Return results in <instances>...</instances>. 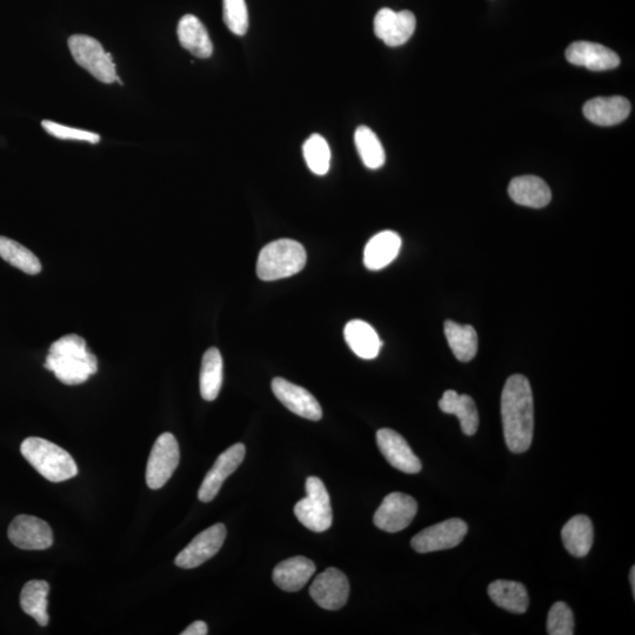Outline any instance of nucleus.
<instances>
[{"label": "nucleus", "mask_w": 635, "mask_h": 635, "mask_svg": "<svg viewBox=\"0 0 635 635\" xmlns=\"http://www.w3.org/2000/svg\"><path fill=\"white\" fill-rule=\"evenodd\" d=\"M180 45L197 58H210L213 44L204 24L193 15H185L178 24Z\"/></svg>", "instance_id": "nucleus-22"}, {"label": "nucleus", "mask_w": 635, "mask_h": 635, "mask_svg": "<svg viewBox=\"0 0 635 635\" xmlns=\"http://www.w3.org/2000/svg\"><path fill=\"white\" fill-rule=\"evenodd\" d=\"M310 594L312 599L324 610H340L349 599V580L338 568H327L314 579Z\"/></svg>", "instance_id": "nucleus-11"}, {"label": "nucleus", "mask_w": 635, "mask_h": 635, "mask_svg": "<svg viewBox=\"0 0 635 635\" xmlns=\"http://www.w3.org/2000/svg\"><path fill=\"white\" fill-rule=\"evenodd\" d=\"M304 158L314 175L324 176L330 170L331 150L324 137L312 135L303 146Z\"/></svg>", "instance_id": "nucleus-32"}, {"label": "nucleus", "mask_w": 635, "mask_h": 635, "mask_svg": "<svg viewBox=\"0 0 635 635\" xmlns=\"http://www.w3.org/2000/svg\"><path fill=\"white\" fill-rule=\"evenodd\" d=\"M467 531L469 526L464 520L452 518L425 528L412 539L411 545L418 553L450 550L464 540Z\"/></svg>", "instance_id": "nucleus-8"}, {"label": "nucleus", "mask_w": 635, "mask_h": 635, "mask_svg": "<svg viewBox=\"0 0 635 635\" xmlns=\"http://www.w3.org/2000/svg\"><path fill=\"white\" fill-rule=\"evenodd\" d=\"M489 596L497 606L517 614L525 613L530 604L526 587L517 581H493L489 586Z\"/></svg>", "instance_id": "nucleus-27"}, {"label": "nucleus", "mask_w": 635, "mask_h": 635, "mask_svg": "<svg viewBox=\"0 0 635 635\" xmlns=\"http://www.w3.org/2000/svg\"><path fill=\"white\" fill-rule=\"evenodd\" d=\"M209 633V628L204 623V621H195V623L191 624L189 627L183 631L182 635H206Z\"/></svg>", "instance_id": "nucleus-37"}, {"label": "nucleus", "mask_w": 635, "mask_h": 635, "mask_svg": "<svg viewBox=\"0 0 635 635\" xmlns=\"http://www.w3.org/2000/svg\"><path fill=\"white\" fill-rule=\"evenodd\" d=\"M445 336L450 349L459 362L469 363L478 352V334L471 325H461L447 320Z\"/></svg>", "instance_id": "nucleus-28"}, {"label": "nucleus", "mask_w": 635, "mask_h": 635, "mask_svg": "<svg viewBox=\"0 0 635 635\" xmlns=\"http://www.w3.org/2000/svg\"><path fill=\"white\" fill-rule=\"evenodd\" d=\"M180 460L178 441L172 433L160 434L146 466V484L151 490L162 489L177 470Z\"/></svg>", "instance_id": "nucleus-6"}, {"label": "nucleus", "mask_w": 635, "mask_h": 635, "mask_svg": "<svg viewBox=\"0 0 635 635\" xmlns=\"http://www.w3.org/2000/svg\"><path fill=\"white\" fill-rule=\"evenodd\" d=\"M8 536L20 550L42 551L53 544V533L46 521L33 516H18L9 526Z\"/></svg>", "instance_id": "nucleus-10"}, {"label": "nucleus", "mask_w": 635, "mask_h": 635, "mask_svg": "<svg viewBox=\"0 0 635 635\" xmlns=\"http://www.w3.org/2000/svg\"><path fill=\"white\" fill-rule=\"evenodd\" d=\"M223 357L216 347L204 354L200 370V394L206 401L216 400L223 385Z\"/></svg>", "instance_id": "nucleus-29"}, {"label": "nucleus", "mask_w": 635, "mask_h": 635, "mask_svg": "<svg viewBox=\"0 0 635 635\" xmlns=\"http://www.w3.org/2000/svg\"><path fill=\"white\" fill-rule=\"evenodd\" d=\"M561 539L568 553L574 557L583 558L590 553L594 530L590 518L586 516H576L567 521L561 531Z\"/></svg>", "instance_id": "nucleus-25"}, {"label": "nucleus", "mask_w": 635, "mask_h": 635, "mask_svg": "<svg viewBox=\"0 0 635 635\" xmlns=\"http://www.w3.org/2000/svg\"><path fill=\"white\" fill-rule=\"evenodd\" d=\"M42 126L44 130L52 137L62 140H77V142H88L90 144L100 143V138L97 133L90 131L78 130L75 127H69L62 124L51 122V120H43Z\"/></svg>", "instance_id": "nucleus-35"}, {"label": "nucleus", "mask_w": 635, "mask_h": 635, "mask_svg": "<svg viewBox=\"0 0 635 635\" xmlns=\"http://www.w3.org/2000/svg\"><path fill=\"white\" fill-rule=\"evenodd\" d=\"M501 418L508 449L524 453L530 449L534 433V404L530 381L521 374L507 379L501 394Z\"/></svg>", "instance_id": "nucleus-1"}, {"label": "nucleus", "mask_w": 635, "mask_h": 635, "mask_svg": "<svg viewBox=\"0 0 635 635\" xmlns=\"http://www.w3.org/2000/svg\"><path fill=\"white\" fill-rule=\"evenodd\" d=\"M377 444L381 454L394 467L404 473L416 474L421 471V461L414 454L407 441L396 431L381 429L377 432Z\"/></svg>", "instance_id": "nucleus-16"}, {"label": "nucleus", "mask_w": 635, "mask_h": 635, "mask_svg": "<svg viewBox=\"0 0 635 635\" xmlns=\"http://www.w3.org/2000/svg\"><path fill=\"white\" fill-rule=\"evenodd\" d=\"M88 351V346L82 337L77 334H68L57 340L50 346L49 353L51 354H65V353H79Z\"/></svg>", "instance_id": "nucleus-36"}, {"label": "nucleus", "mask_w": 635, "mask_h": 635, "mask_svg": "<svg viewBox=\"0 0 635 635\" xmlns=\"http://www.w3.org/2000/svg\"><path fill=\"white\" fill-rule=\"evenodd\" d=\"M226 538V527L223 524L213 525L191 541L176 558V565L191 570L215 557L222 548Z\"/></svg>", "instance_id": "nucleus-13"}, {"label": "nucleus", "mask_w": 635, "mask_h": 635, "mask_svg": "<svg viewBox=\"0 0 635 635\" xmlns=\"http://www.w3.org/2000/svg\"><path fill=\"white\" fill-rule=\"evenodd\" d=\"M547 633L550 635L574 634L573 612L563 601H558L551 607L547 618Z\"/></svg>", "instance_id": "nucleus-34"}, {"label": "nucleus", "mask_w": 635, "mask_h": 635, "mask_svg": "<svg viewBox=\"0 0 635 635\" xmlns=\"http://www.w3.org/2000/svg\"><path fill=\"white\" fill-rule=\"evenodd\" d=\"M45 369L55 373L63 384L85 383L98 371V360L89 350L79 353L51 354L46 357Z\"/></svg>", "instance_id": "nucleus-7"}, {"label": "nucleus", "mask_w": 635, "mask_h": 635, "mask_svg": "<svg viewBox=\"0 0 635 635\" xmlns=\"http://www.w3.org/2000/svg\"><path fill=\"white\" fill-rule=\"evenodd\" d=\"M585 117L599 126H613L623 123L630 116L631 103L624 97H598L584 105Z\"/></svg>", "instance_id": "nucleus-18"}, {"label": "nucleus", "mask_w": 635, "mask_h": 635, "mask_svg": "<svg viewBox=\"0 0 635 635\" xmlns=\"http://www.w3.org/2000/svg\"><path fill=\"white\" fill-rule=\"evenodd\" d=\"M20 452L33 469L52 483H62L78 474L76 461L71 454L49 440L37 437L25 439Z\"/></svg>", "instance_id": "nucleus-2"}, {"label": "nucleus", "mask_w": 635, "mask_h": 635, "mask_svg": "<svg viewBox=\"0 0 635 635\" xmlns=\"http://www.w3.org/2000/svg\"><path fill=\"white\" fill-rule=\"evenodd\" d=\"M0 257L6 263L31 276L42 272V264L36 254L17 243L16 240L0 236Z\"/></svg>", "instance_id": "nucleus-30"}, {"label": "nucleus", "mask_w": 635, "mask_h": 635, "mask_svg": "<svg viewBox=\"0 0 635 635\" xmlns=\"http://www.w3.org/2000/svg\"><path fill=\"white\" fill-rule=\"evenodd\" d=\"M224 23L232 33L245 36L249 30V10L245 0H223Z\"/></svg>", "instance_id": "nucleus-33"}, {"label": "nucleus", "mask_w": 635, "mask_h": 635, "mask_svg": "<svg viewBox=\"0 0 635 635\" xmlns=\"http://www.w3.org/2000/svg\"><path fill=\"white\" fill-rule=\"evenodd\" d=\"M306 259L304 246L296 240H276L267 244L259 253L258 277L264 282L292 277L304 269Z\"/></svg>", "instance_id": "nucleus-3"}, {"label": "nucleus", "mask_w": 635, "mask_h": 635, "mask_svg": "<svg viewBox=\"0 0 635 635\" xmlns=\"http://www.w3.org/2000/svg\"><path fill=\"white\" fill-rule=\"evenodd\" d=\"M50 585L44 580H31L20 593V606L24 613L35 619L39 626L49 624L48 596Z\"/></svg>", "instance_id": "nucleus-26"}, {"label": "nucleus", "mask_w": 635, "mask_h": 635, "mask_svg": "<svg viewBox=\"0 0 635 635\" xmlns=\"http://www.w3.org/2000/svg\"><path fill=\"white\" fill-rule=\"evenodd\" d=\"M508 195L514 203L532 209H543L550 204L552 192L543 179L536 176L514 178L508 186Z\"/></svg>", "instance_id": "nucleus-20"}, {"label": "nucleus", "mask_w": 635, "mask_h": 635, "mask_svg": "<svg viewBox=\"0 0 635 635\" xmlns=\"http://www.w3.org/2000/svg\"><path fill=\"white\" fill-rule=\"evenodd\" d=\"M354 143L367 169L378 170L385 164L386 156L383 144L370 127L359 126L354 133Z\"/></svg>", "instance_id": "nucleus-31"}, {"label": "nucleus", "mask_w": 635, "mask_h": 635, "mask_svg": "<svg viewBox=\"0 0 635 635\" xmlns=\"http://www.w3.org/2000/svg\"><path fill=\"white\" fill-rule=\"evenodd\" d=\"M69 49L76 63L91 73L99 82L112 84L117 79L116 64L111 53L105 52L97 39L75 35L69 38Z\"/></svg>", "instance_id": "nucleus-5"}, {"label": "nucleus", "mask_w": 635, "mask_h": 635, "mask_svg": "<svg viewBox=\"0 0 635 635\" xmlns=\"http://www.w3.org/2000/svg\"><path fill=\"white\" fill-rule=\"evenodd\" d=\"M418 512L417 501L405 493L394 492L385 497L373 517L380 530L397 533L412 523Z\"/></svg>", "instance_id": "nucleus-9"}, {"label": "nucleus", "mask_w": 635, "mask_h": 635, "mask_svg": "<svg viewBox=\"0 0 635 635\" xmlns=\"http://www.w3.org/2000/svg\"><path fill=\"white\" fill-rule=\"evenodd\" d=\"M272 391L274 396L299 417L318 421L323 418L322 406L312 394L303 389L302 386L290 383L283 378H274L272 381Z\"/></svg>", "instance_id": "nucleus-15"}, {"label": "nucleus", "mask_w": 635, "mask_h": 635, "mask_svg": "<svg viewBox=\"0 0 635 635\" xmlns=\"http://www.w3.org/2000/svg\"><path fill=\"white\" fill-rule=\"evenodd\" d=\"M417 19L411 11L381 9L374 17V33L387 46L397 48L409 42L416 31Z\"/></svg>", "instance_id": "nucleus-12"}, {"label": "nucleus", "mask_w": 635, "mask_h": 635, "mask_svg": "<svg viewBox=\"0 0 635 635\" xmlns=\"http://www.w3.org/2000/svg\"><path fill=\"white\" fill-rule=\"evenodd\" d=\"M297 519L309 530L322 533L332 526L333 513L329 492L322 480L310 477L306 480V498L294 506Z\"/></svg>", "instance_id": "nucleus-4"}, {"label": "nucleus", "mask_w": 635, "mask_h": 635, "mask_svg": "<svg viewBox=\"0 0 635 635\" xmlns=\"http://www.w3.org/2000/svg\"><path fill=\"white\" fill-rule=\"evenodd\" d=\"M440 410L446 414H454L459 421L461 430L466 436L476 434L479 427V413L474 400L467 394H459L449 390L439 401Z\"/></svg>", "instance_id": "nucleus-23"}, {"label": "nucleus", "mask_w": 635, "mask_h": 635, "mask_svg": "<svg viewBox=\"0 0 635 635\" xmlns=\"http://www.w3.org/2000/svg\"><path fill=\"white\" fill-rule=\"evenodd\" d=\"M347 345L359 358L371 360L378 357L383 343L376 330L363 320H351L344 330Z\"/></svg>", "instance_id": "nucleus-24"}, {"label": "nucleus", "mask_w": 635, "mask_h": 635, "mask_svg": "<svg viewBox=\"0 0 635 635\" xmlns=\"http://www.w3.org/2000/svg\"><path fill=\"white\" fill-rule=\"evenodd\" d=\"M401 238L397 232L383 231L374 236L365 246L364 264L371 271H379L397 258Z\"/></svg>", "instance_id": "nucleus-21"}, {"label": "nucleus", "mask_w": 635, "mask_h": 635, "mask_svg": "<svg viewBox=\"0 0 635 635\" xmlns=\"http://www.w3.org/2000/svg\"><path fill=\"white\" fill-rule=\"evenodd\" d=\"M246 449L243 444H236L220 454L215 465L206 474L198 492V498L203 503H210L217 497L224 481L235 473L245 458Z\"/></svg>", "instance_id": "nucleus-14"}, {"label": "nucleus", "mask_w": 635, "mask_h": 635, "mask_svg": "<svg viewBox=\"0 0 635 635\" xmlns=\"http://www.w3.org/2000/svg\"><path fill=\"white\" fill-rule=\"evenodd\" d=\"M568 62L591 71H607L618 68L620 58L616 52L604 45L591 42H576L566 50Z\"/></svg>", "instance_id": "nucleus-17"}, {"label": "nucleus", "mask_w": 635, "mask_h": 635, "mask_svg": "<svg viewBox=\"0 0 635 635\" xmlns=\"http://www.w3.org/2000/svg\"><path fill=\"white\" fill-rule=\"evenodd\" d=\"M630 581H631L633 596L635 597V567L634 566L632 567V570L630 573Z\"/></svg>", "instance_id": "nucleus-38"}, {"label": "nucleus", "mask_w": 635, "mask_h": 635, "mask_svg": "<svg viewBox=\"0 0 635 635\" xmlns=\"http://www.w3.org/2000/svg\"><path fill=\"white\" fill-rule=\"evenodd\" d=\"M316 573L313 561L302 556L282 561L273 570V581L280 590L298 592Z\"/></svg>", "instance_id": "nucleus-19"}]
</instances>
